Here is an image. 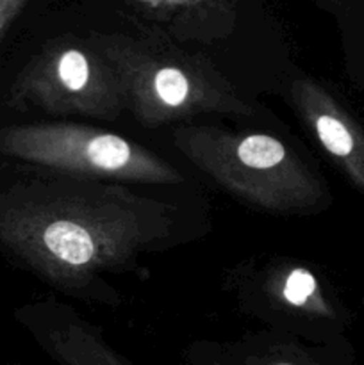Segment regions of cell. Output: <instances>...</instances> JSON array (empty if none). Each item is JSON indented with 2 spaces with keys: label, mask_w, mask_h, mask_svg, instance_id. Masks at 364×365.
<instances>
[{
  "label": "cell",
  "mask_w": 364,
  "mask_h": 365,
  "mask_svg": "<svg viewBox=\"0 0 364 365\" xmlns=\"http://www.w3.org/2000/svg\"><path fill=\"white\" fill-rule=\"evenodd\" d=\"M164 203L102 180H34L0 192V245L63 291L82 294L170 232Z\"/></svg>",
  "instance_id": "obj_1"
},
{
  "label": "cell",
  "mask_w": 364,
  "mask_h": 365,
  "mask_svg": "<svg viewBox=\"0 0 364 365\" xmlns=\"http://www.w3.org/2000/svg\"><path fill=\"white\" fill-rule=\"evenodd\" d=\"M118 78L125 109L145 127L196 114L253 116V107L202 57L153 39L95 34L88 39Z\"/></svg>",
  "instance_id": "obj_2"
},
{
  "label": "cell",
  "mask_w": 364,
  "mask_h": 365,
  "mask_svg": "<svg viewBox=\"0 0 364 365\" xmlns=\"http://www.w3.org/2000/svg\"><path fill=\"white\" fill-rule=\"evenodd\" d=\"M173 143L225 191L268 212H302L328 198L318 175L273 135L191 125L175 128Z\"/></svg>",
  "instance_id": "obj_3"
},
{
  "label": "cell",
  "mask_w": 364,
  "mask_h": 365,
  "mask_svg": "<svg viewBox=\"0 0 364 365\" xmlns=\"http://www.w3.org/2000/svg\"><path fill=\"white\" fill-rule=\"evenodd\" d=\"M0 152L54 171L111 182L181 184L182 175L123 135L68 121L0 130Z\"/></svg>",
  "instance_id": "obj_4"
},
{
  "label": "cell",
  "mask_w": 364,
  "mask_h": 365,
  "mask_svg": "<svg viewBox=\"0 0 364 365\" xmlns=\"http://www.w3.org/2000/svg\"><path fill=\"white\" fill-rule=\"evenodd\" d=\"M16 107L56 116L116 120L125 110L118 78L88 39L61 38L29 61L11 89Z\"/></svg>",
  "instance_id": "obj_5"
},
{
  "label": "cell",
  "mask_w": 364,
  "mask_h": 365,
  "mask_svg": "<svg viewBox=\"0 0 364 365\" xmlns=\"http://www.w3.org/2000/svg\"><path fill=\"white\" fill-rule=\"evenodd\" d=\"M291 100L335 166L364 192V127L313 78H296Z\"/></svg>",
  "instance_id": "obj_6"
},
{
  "label": "cell",
  "mask_w": 364,
  "mask_h": 365,
  "mask_svg": "<svg viewBox=\"0 0 364 365\" xmlns=\"http://www.w3.org/2000/svg\"><path fill=\"white\" fill-rule=\"evenodd\" d=\"M25 327L57 365H131L107 344L98 328L63 307L27 314Z\"/></svg>",
  "instance_id": "obj_7"
},
{
  "label": "cell",
  "mask_w": 364,
  "mask_h": 365,
  "mask_svg": "<svg viewBox=\"0 0 364 365\" xmlns=\"http://www.w3.org/2000/svg\"><path fill=\"white\" fill-rule=\"evenodd\" d=\"M221 349L232 365H332L321 349L307 348L289 335H257Z\"/></svg>",
  "instance_id": "obj_8"
},
{
  "label": "cell",
  "mask_w": 364,
  "mask_h": 365,
  "mask_svg": "<svg viewBox=\"0 0 364 365\" xmlns=\"http://www.w3.org/2000/svg\"><path fill=\"white\" fill-rule=\"evenodd\" d=\"M273 294L295 319L298 317L302 323H309L310 330L338 319L334 307L325 298L314 274L305 267H293L288 271L278 289H273Z\"/></svg>",
  "instance_id": "obj_9"
},
{
  "label": "cell",
  "mask_w": 364,
  "mask_h": 365,
  "mask_svg": "<svg viewBox=\"0 0 364 365\" xmlns=\"http://www.w3.org/2000/svg\"><path fill=\"white\" fill-rule=\"evenodd\" d=\"M188 365H232L221 348L193 349L188 356Z\"/></svg>",
  "instance_id": "obj_10"
},
{
  "label": "cell",
  "mask_w": 364,
  "mask_h": 365,
  "mask_svg": "<svg viewBox=\"0 0 364 365\" xmlns=\"http://www.w3.org/2000/svg\"><path fill=\"white\" fill-rule=\"evenodd\" d=\"M27 0H0V39L4 38L14 18L24 9Z\"/></svg>",
  "instance_id": "obj_11"
},
{
  "label": "cell",
  "mask_w": 364,
  "mask_h": 365,
  "mask_svg": "<svg viewBox=\"0 0 364 365\" xmlns=\"http://www.w3.org/2000/svg\"><path fill=\"white\" fill-rule=\"evenodd\" d=\"M145 2L156 4V6H191V4H198L202 0H145Z\"/></svg>",
  "instance_id": "obj_12"
},
{
  "label": "cell",
  "mask_w": 364,
  "mask_h": 365,
  "mask_svg": "<svg viewBox=\"0 0 364 365\" xmlns=\"http://www.w3.org/2000/svg\"><path fill=\"white\" fill-rule=\"evenodd\" d=\"M0 365H16V364H2V362H0Z\"/></svg>",
  "instance_id": "obj_13"
},
{
  "label": "cell",
  "mask_w": 364,
  "mask_h": 365,
  "mask_svg": "<svg viewBox=\"0 0 364 365\" xmlns=\"http://www.w3.org/2000/svg\"><path fill=\"white\" fill-rule=\"evenodd\" d=\"M330 2H339V0H330Z\"/></svg>",
  "instance_id": "obj_14"
}]
</instances>
